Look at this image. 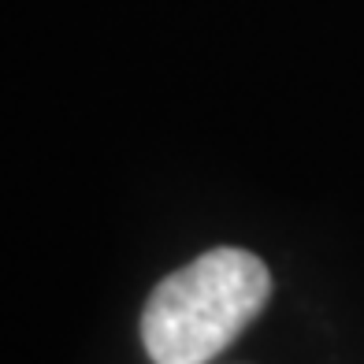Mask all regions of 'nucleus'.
<instances>
[{
  "label": "nucleus",
  "mask_w": 364,
  "mask_h": 364,
  "mask_svg": "<svg viewBox=\"0 0 364 364\" xmlns=\"http://www.w3.org/2000/svg\"><path fill=\"white\" fill-rule=\"evenodd\" d=\"M272 294L264 260L220 245L149 294L141 342L153 364H208L257 320Z\"/></svg>",
  "instance_id": "nucleus-1"
}]
</instances>
